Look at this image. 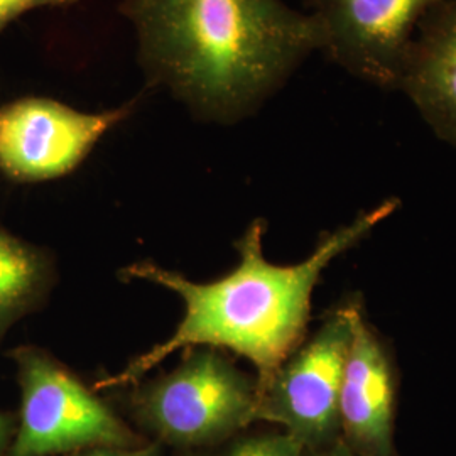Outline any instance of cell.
<instances>
[{"label":"cell","mask_w":456,"mask_h":456,"mask_svg":"<svg viewBox=\"0 0 456 456\" xmlns=\"http://www.w3.org/2000/svg\"><path fill=\"white\" fill-rule=\"evenodd\" d=\"M359 308L350 301L331 311L259 391L257 421L281 424L305 452L325 450L342 440L343 370Z\"/></svg>","instance_id":"obj_5"},{"label":"cell","mask_w":456,"mask_h":456,"mask_svg":"<svg viewBox=\"0 0 456 456\" xmlns=\"http://www.w3.org/2000/svg\"><path fill=\"white\" fill-rule=\"evenodd\" d=\"M9 357L16 363L20 411L7 456L73 455L144 444L114 409L46 350L24 345Z\"/></svg>","instance_id":"obj_4"},{"label":"cell","mask_w":456,"mask_h":456,"mask_svg":"<svg viewBox=\"0 0 456 456\" xmlns=\"http://www.w3.org/2000/svg\"><path fill=\"white\" fill-rule=\"evenodd\" d=\"M397 377L391 354L374 328L355 313L340 394L342 441L360 456H395Z\"/></svg>","instance_id":"obj_8"},{"label":"cell","mask_w":456,"mask_h":456,"mask_svg":"<svg viewBox=\"0 0 456 456\" xmlns=\"http://www.w3.org/2000/svg\"><path fill=\"white\" fill-rule=\"evenodd\" d=\"M135 102L82 112L45 97L17 98L0 107V173L17 183L63 178L90 156L107 132L131 117Z\"/></svg>","instance_id":"obj_7"},{"label":"cell","mask_w":456,"mask_h":456,"mask_svg":"<svg viewBox=\"0 0 456 456\" xmlns=\"http://www.w3.org/2000/svg\"><path fill=\"white\" fill-rule=\"evenodd\" d=\"M17 421L11 412L0 411V456H7L16 435Z\"/></svg>","instance_id":"obj_14"},{"label":"cell","mask_w":456,"mask_h":456,"mask_svg":"<svg viewBox=\"0 0 456 456\" xmlns=\"http://www.w3.org/2000/svg\"><path fill=\"white\" fill-rule=\"evenodd\" d=\"M147 80L201 120L232 124L289 80L322 33L281 0H124Z\"/></svg>","instance_id":"obj_1"},{"label":"cell","mask_w":456,"mask_h":456,"mask_svg":"<svg viewBox=\"0 0 456 456\" xmlns=\"http://www.w3.org/2000/svg\"><path fill=\"white\" fill-rule=\"evenodd\" d=\"M66 456H163V443L152 441V443H144L135 448H90L83 450L78 453Z\"/></svg>","instance_id":"obj_13"},{"label":"cell","mask_w":456,"mask_h":456,"mask_svg":"<svg viewBox=\"0 0 456 456\" xmlns=\"http://www.w3.org/2000/svg\"><path fill=\"white\" fill-rule=\"evenodd\" d=\"M186 456H210V455H203V453H190V455Z\"/></svg>","instance_id":"obj_16"},{"label":"cell","mask_w":456,"mask_h":456,"mask_svg":"<svg viewBox=\"0 0 456 456\" xmlns=\"http://www.w3.org/2000/svg\"><path fill=\"white\" fill-rule=\"evenodd\" d=\"M397 208L399 200L391 198L360 213L350 224L325 235L306 261L294 265H277L264 257L265 222L256 220L237 242L239 265L212 282H193L154 262L126 267L120 274L127 281H147L178 294L184 314L167 340L135 357L118 374L97 380L95 391L134 386L176 350L196 346L230 350L252 362L261 391L281 363L305 342L311 296L323 271Z\"/></svg>","instance_id":"obj_2"},{"label":"cell","mask_w":456,"mask_h":456,"mask_svg":"<svg viewBox=\"0 0 456 456\" xmlns=\"http://www.w3.org/2000/svg\"><path fill=\"white\" fill-rule=\"evenodd\" d=\"M399 92L456 147V0H443L419 22Z\"/></svg>","instance_id":"obj_9"},{"label":"cell","mask_w":456,"mask_h":456,"mask_svg":"<svg viewBox=\"0 0 456 456\" xmlns=\"http://www.w3.org/2000/svg\"><path fill=\"white\" fill-rule=\"evenodd\" d=\"M78 0H0V34L16 19L43 7H69Z\"/></svg>","instance_id":"obj_12"},{"label":"cell","mask_w":456,"mask_h":456,"mask_svg":"<svg viewBox=\"0 0 456 456\" xmlns=\"http://www.w3.org/2000/svg\"><path fill=\"white\" fill-rule=\"evenodd\" d=\"M306 456H360L354 453L342 440L337 441L335 444L328 446L325 450H318V452H306Z\"/></svg>","instance_id":"obj_15"},{"label":"cell","mask_w":456,"mask_h":456,"mask_svg":"<svg viewBox=\"0 0 456 456\" xmlns=\"http://www.w3.org/2000/svg\"><path fill=\"white\" fill-rule=\"evenodd\" d=\"M443 0H308L322 53L362 82L399 92L423 17Z\"/></svg>","instance_id":"obj_6"},{"label":"cell","mask_w":456,"mask_h":456,"mask_svg":"<svg viewBox=\"0 0 456 456\" xmlns=\"http://www.w3.org/2000/svg\"><path fill=\"white\" fill-rule=\"evenodd\" d=\"M220 456H306V452L288 433H264L232 441Z\"/></svg>","instance_id":"obj_11"},{"label":"cell","mask_w":456,"mask_h":456,"mask_svg":"<svg viewBox=\"0 0 456 456\" xmlns=\"http://www.w3.org/2000/svg\"><path fill=\"white\" fill-rule=\"evenodd\" d=\"M54 267L48 254L0 227V342L48 297Z\"/></svg>","instance_id":"obj_10"},{"label":"cell","mask_w":456,"mask_h":456,"mask_svg":"<svg viewBox=\"0 0 456 456\" xmlns=\"http://www.w3.org/2000/svg\"><path fill=\"white\" fill-rule=\"evenodd\" d=\"M135 421L156 441L181 450L220 444L257 421L256 379L239 370L220 350L190 348L169 374L135 384Z\"/></svg>","instance_id":"obj_3"}]
</instances>
